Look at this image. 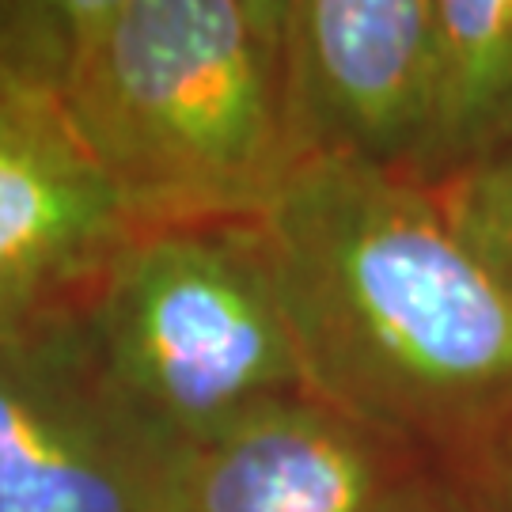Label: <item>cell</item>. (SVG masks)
<instances>
[{"label":"cell","mask_w":512,"mask_h":512,"mask_svg":"<svg viewBox=\"0 0 512 512\" xmlns=\"http://www.w3.org/2000/svg\"><path fill=\"white\" fill-rule=\"evenodd\" d=\"M304 387L448 471L512 429V296L433 186L300 156L255 217Z\"/></svg>","instance_id":"obj_1"},{"label":"cell","mask_w":512,"mask_h":512,"mask_svg":"<svg viewBox=\"0 0 512 512\" xmlns=\"http://www.w3.org/2000/svg\"><path fill=\"white\" fill-rule=\"evenodd\" d=\"M61 107L141 224L255 217L296 164L281 57L243 0H122Z\"/></svg>","instance_id":"obj_2"},{"label":"cell","mask_w":512,"mask_h":512,"mask_svg":"<svg viewBox=\"0 0 512 512\" xmlns=\"http://www.w3.org/2000/svg\"><path fill=\"white\" fill-rule=\"evenodd\" d=\"M80 323L114 387L194 452L308 391L251 217L137 228Z\"/></svg>","instance_id":"obj_3"},{"label":"cell","mask_w":512,"mask_h":512,"mask_svg":"<svg viewBox=\"0 0 512 512\" xmlns=\"http://www.w3.org/2000/svg\"><path fill=\"white\" fill-rule=\"evenodd\" d=\"M194 456L114 387L80 308L0 342V512H183Z\"/></svg>","instance_id":"obj_4"},{"label":"cell","mask_w":512,"mask_h":512,"mask_svg":"<svg viewBox=\"0 0 512 512\" xmlns=\"http://www.w3.org/2000/svg\"><path fill=\"white\" fill-rule=\"evenodd\" d=\"M277 57L296 160L414 175L437 99V0H281Z\"/></svg>","instance_id":"obj_5"},{"label":"cell","mask_w":512,"mask_h":512,"mask_svg":"<svg viewBox=\"0 0 512 512\" xmlns=\"http://www.w3.org/2000/svg\"><path fill=\"white\" fill-rule=\"evenodd\" d=\"M137 228L61 95L0 73V342L80 308Z\"/></svg>","instance_id":"obj_6"},{"label":"cell","mask_w":512,"mask_h":512,"mask_svg":"<svg viewBox=\"0 0 512 512\" xmlns=\"http://www.w3.org/2000/svg\"><path fill=\"white\" fill-rule=\"evenodd\" d=\"M183 512H459L452 471L311 391L194 456Z\"/></svg>","instance_id":"obj_7"},{"label":"cell","mask_w":512,"mask_h":512,"mask_svg":"<svg viewBox=\"0 0 512 512\" xmlns=\"http://www.w3.org/2000/svg\"><path fill=\"white\" fill-rule=\"evenodd\" d=\"M437 99L414 167L440 183L512 137V0H437Z\"/></svg>","instance_id":"obj_8"},{"label":"cell","mask_w":512,"mask_h":512,"mask_svg":"<svg viewBox=\"0 0 512 512\" xmlns=\"http://www.w3.org/2000/svg\"><path fill=\"white\" fill-rule=\"evenodd\" d=\"M122 0H0V73L65 92Z\"/></svg>","instance_id":"obj_9"},{"label":"cell","mask_w":512,"mask_h":512,"mask_svg":"<svg viewBox=\"0 0 512 512\" xmlns=\"http://www.w3.org/2000/svg\"><path fill=\"white\" fill-rule=\"evenodd\" d=\"M433 194L463 247L512 296V137L444 175Z\"/></svg>","instance_id":"obj_10"},{"label":"cell","mask_w":512,"mask_h":512,"mask_svg":"<svg viewBox=\"0 0 512 512\" xmlns=\"http://www.w3.org/2000/svg\"><path fill=\"white\" fill-rule=\"evenodd\" d=\"M463 512H512V429L452 471Z\"/></svg>","instance_id":"obj_11"},{"label":"cell","mask_w":512,"mask_h":512,"mask_svg":"<svg viewBox=\"0 0 512 512\" xmlns=\"http://www.w3.org/2000/svg\"><path fill=\"white\" fill-rule=\"evenodd\" d=\"M251 8V16L258 19V27L266 31V38L277 46V27H281V0H243Z\"/></svg>","instance_id":"obj_12"},{"label":"cell","mask_w":512,"mask_h":512,"mask_svg":"<svg viewBox=\"0 0 512 512\" xmlns=\"http://www.w3.org/2000/svg\"><path fill=\"white\" fill-rule=\"evenodd\" d=\"M459 512H463V505H459Z\"/></svg>","instance_id":"obj_13"}]
</instances>
